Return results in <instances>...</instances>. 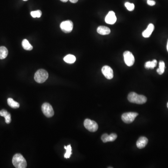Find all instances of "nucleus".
I'll return each mask as SVG.
<instances>
[{"mask_svg": "<svg viewBox=\"0 0 168 168\" xmlns=\"http://www.w3.org/2000/svg\"><path fill=\"white\" fill-rule=\"evenodd\" d=\"M76 57L74 55L69 54L65 56L64 58V60L66 63L69 64H73L76 61Z\"/></svg>", "mask_w": 168, "mask_h": 168, "instance_id": "nucleus-18", "label": "nucleus"}, {"mask_svg": "<svg viewBox=\"0 0 168 168\" xmlns=\"http://www.w3.org/2000/svg\"><path fill=\"white\" fill-rule=\"evenodd\" d=\"M97 31L98 33L101 35H107L109 34L111 32V30L108 27L104 26H100L98 27L97 29Z\"/></svg>", "mask_w": 168, "mask_h": 168, "instance_id": "nucleus-14", "label": "nucleus"}, {"mask_svg": "<svg viewBox=\"0 0 168 168\" xmlns=\"http://www.w3.org/2000/svg\"><path fill=\"white\" fill-rule=\"evenodd\" d=\"M70 2H72V3H75L76 2H78V0H69Z\"/></svg>", "mask_w": 168, "mask_h": 168, "instance_id": "nucleus-26", "label": "nucleus"}, {"mask_svg": "<svg viewBox=\"0 0 168 168\" xmlns=\"http://www.w3.org/2000/svg\"><path fill=\"white\" fill-rule=\"evenodd\" d=\"M42 110L47 117H51L54 115V112L52 106L48 103H45L43 104L42 106Z\"/></svg>", "mask_w": 168, "mask_h": 168, "instance_id": "nucleus-6", "label": "nucleus"}, {"mask_svg": "<svg viewBox=\"0 0 168 168\" xmlns=\"http://www.w3.org/2000/svg\"><path fill=\"white\" fill-rule=\"evenodd\" d=\"M48 77V72L45 70L40 69L35 74L34 79L37 83H43L47 79Z\"/></svg>", "mask_w": 168, "mask_h": 168, "instance_id": "nucleus-3", "label": "nucleus"}, {"mask_svg": "<svg viewBox=\"0 0 168 168\" xmlns=\"http://www.w3.org/2000/svg\"><path fill=\"white\" fill-rule=\"evenodd\" d=\"M73 28V22L70 20L64 21L60 24V28L61 30L65 33L71 32Z\"/></svg>", "mask_w": 168, "mask_h": 168, "instance_id": "nucleus-8", "label": "nucleus"}, {"mask_svg": "<svg viewBox=\"0 0 168 168\" xmlns=\"http://www.w3.org/2000/svg\"><path fill=\"white\" fill-rule=\"evenodd\" d=\"M167 51H168V42H167Z\"/></svg>", "mask_w": 168, "mask_h": 168, "instance_id": "nucleus-28", "label": "nucleus"}, {"mask_svg": "<svg viewBox=\"0 0 168 168\" xmlns=\"http://www.w3.org/2000/svg\"><path fill=\"white\" fill-rule=\"evenodd\" d=\"M23 1H27L28 0H23Z\"/></svg>", "mask_w": 168, "mask_h": 168, "instance_id": "nucleus-29", "label": "nucleus"}, {"mask_svg": "<svg viewBox=\"0 0 168 168\" xmlns=\"http://www.w3.org/2000/svg\"><path fill=\"white\" fill-rule=\"evenodd\" d=\"M167 107H168V103H167Z\"/></svg>", "mask_w": 168, "mask_h": 168, "instance_id": "nucleus-30", "label": "nucleus"}, {"mask_svg": "<svg viewBox=\"0 0 168 168\" xmlns=\"http://www.w3.org/2000/svg\"><path fill=\"white\" fill-rule=\"evenodd\" d=\"M14 166L17 168H25L27 167V162L25 158L20 154H16L12 159Z\"/></svg>", "mask_w": 168, "mask_h": 168, "instance_id": "nucleus-2", "label": "nucleus"}, {"mask_svg": "<svg viewBox=\"0 0 168 168\" xmlns=\"http://www.w3.org/2000/svg\"><path fill=\"white\" fill-rule=\"evenodd\" d=\"M165 69V63L163 61H161L159 62V67L157 69V72L159 74L162 75Z\"/></svg>", "mask_w": 168, "mask_h": 168, "instance_id": "nucleus-21", "label": "nucleus"}, {"mask_svg": "<svg viewBox=\"0 0 168 168\" xmlns=\"http://www.w3.org/2000/svg\"><path fill=\"white\" fill-rule=\"evenodd\" d=\"M125 6L128 11H132L135 9V5L133 3H129V2H126L125 3Z\"/></svg>", "mask_w": 168, "mask_h": 168, "instance_id": "nucleus-24", "label": "nucleus"}, {"mask_svg": "<svg viewBox=\"0 0 168 168\" xmlns=\"http://www.w3.org/2000/svg\"><path fill=\"white\" fill-rule=\"evenodd\" d=\"M8 55V51L5 47H0V59L5 58Z\"/></svg>", "mask_w": 168, "mask_h": 168, "instance_id": "nucleus-16", "label": "nucleus"}, {"mask_svg": "<svg viewBox=\"0 0 168 168\" xmlns=\"http://www.w3.org/2000/svg\"><path fill=\"white\" fill-rule=\"evenodd\" d=\"M62 2H66L68 1V0H60Z\"/></svg>", "mask_w": 168, "mask_h": 168, "instance_id": "nucleus-27", "label": "nucleus"}, {"mask_svg": "<svg viewBox=\"0 0 168 168\" xmlns=\"http://www.w3.org/2000/svg\"><path fill=\"white\" fill-rule=\"evenodd\" d=\"M125 63L128 67H132L135 63V58L134 55L129 51H126L123 53Z\"/></svg>", "mask_w": 168, "mask_h": 168, "instance_id": "nucleus-7", "label": "nucleus"}, {"mask_svg": "<svg viewBox=\"0 0 168 168\" xmlns=\"http://www.w3.org/2000/svg\"><path fill=\"white\" fill-rule=\"evenodd\" d=\"M129 101L138 104H144L146 102L147 99L142 95H139L135 92H131L129 93L128 97Z\"/></svg>", "mask_w": 168, "mask_h": 168, "instance_id": "nucleus-1", "label": "nucleus"}, {"mask_svg": "<svg viewBox=\"0 0 168 168\" xmlns=\"http://www.w3.org/2000/svg\"><path fill=\"white\" fill-rule=\"evenodd\" d=\"M117 21V17L115 16V13L113 11H110L107 14L105 17V22L109 24H114Z\"/></svg>", "mask_w": 168, "mask_h": 168, "instance_id": "nucleus-10", "label": "nucleus"}, {"mask_svg": "<svg viewBox=\"0 0 168 168\" xmlns=\"http://www.w3.org/2000/svg\"><path fill=\"white\" fill-rule=\"evenodd\" d=\"M157 62L156 59L153 60L152 61H148L145 64V67L146 69H154L157 66Z\"/></svg>", "mask_w": 168, "mask_h": 168, "instance_id": "nucleus-20", "label": "nucleus"}, {"mask_svg": "<svg viewBox=\"0 0 168 168\" xmlns=\"http://www.w3.org/2000/svg\"><path fill=\"white\" fill-rule=\"evenodd\" d=\"M102 73L104 76L108 79H111L114 77L113 70L108 65H105L101 70Z\"/></svg>", "mask_w": 168, "mask_h": 168, "instance_id": "nucleus-9", "label": "nucleus"}, {"mask_svg": "<svg viewBox=\"0 0 168 168\" xmlns=\"http://www.w3.org/2000/svg\"><path fill=\"white\" fill-rule=\"evenodd\" d=\"M31 16L33 18H39L42 15L41 11L38 10V11H31L30 13Z\"/></svg>", "mask_w": 168, "mask_h": 168, "instance_id": "nucleus-23", "label": "nucleus"}, {"mask_svg": "<svg viewBox=\"0 0 168 168\" xmlns=\"http://www.w3.org/2000/svg\"><path fill=\"white\" fill-rule=\"evenodd\" d=\"M84 125L86 129L90 132H95L98 129V125L95 121L88 119L85 120Z\"/></svg>", "mask_w": 168, "mask_h": 168, "instance_id": "nucleus-5", "label": "nucleus"}, {"mask_svg": "<svg viewBox=\"0 0 168 168\" xmlns=\"http://www.w3.org/2000/svg\"><path fill=\"white\" fill-rule=\"evenodd\" d=\"M154 28H155L154 25L152 23H150L148 26L146 30L142 32V36L145 38L149 37L152 33L153 31L154 30Z\"/></svg>", "mask_w": 168, "mask_h": 168, "instance_id": "nucleus-12", "label": "nucleus"}, {"mask_svg": "<svg viewBox=\"0 0 168 168\" xmlns=\"http://www.w3.org/2000/svg\"><path fill=\"white\" fill-rule=\"evenodd\" d=\"M64 148H65L67 151H66V153H65V154L64 155V158H69L72 155V148H71V146L70 145H69L67 146H64Z\"/></svg>", "mask_w": 168, "mask_h": 168, "instance_id": "nucleus-22", "label": "nucleus"}, {"mask_svg": "<svg viewBox=\"0 0 168 168\" xmlns=\"http://www.w3.org/2000/svg\"><path fill=\"white\" fill-rule=\"evenodd\" d=\"M7 101L8 106H10L12 108H17L20 107V105L19 104V103L14 101L12 98H8V99Z\"/></svg>", "mask_w": 168, "mask_h": 168, "instance_id": "nucleus-17", "label": "nucleus"}, {"mask_svg": "<svg viewBox=\"0 0 168 168\" xmlns=\"http://www.w3.org/2000/svg\"><path fill=\"white\" fill-rule=\"evenodd\" d=\"M148 142V140L147 138L142 136L138 139L136 142V146L138 148L141 149L144 148L147 145Z\"/></svg>", "mask_w": 168, "mask_h": 168, "instance_id": "nucleus-13", "label": "nucleus"}, {"mask_svg": "<svg viewBox=\"0 0 168 168\" xmlns=\"http://www.w3.org/2000/svg\"><path fill=\"white\" fill-rule=\"evenodd\" d=\"M22 46L23 49L27 51H31L33 49V47L30 44L29 42L25 39L22 42Z\"/></svg>", "mask_w": 168, "mask_h": 168, "instance_id": "nucleus-19", "label": "nucleus"}, {"mask_svg": "<svg viewBox=\"0 0 168 168\" xmlns=\"http://www.w3.org/2000/svg\"><path fill=\"white\" fill-rule=\"evenodd\" d=\"M117 137V135L116 134L113 133L110 135L107 134H103L101 136V140L103 142H113L116 140Z\"/></svg>", "mask_w": 168, "mask_h": 168, "instance_id": "nucleus-11", "label": "nucleus"}, {"mask_svg": "<svg viewBox=\"0 0 168 168\" xmlns=\"http://www.w3.org/2000/svg\"><path fill=\"white\" fill-rule=\"evenodd\" d=\"M0 116L5 117V122L7 124H9L11 123V115L6 110L3 109V110L0 111Z\"/></svg>", "mask_w": 168, "mask_h": 168, "instance_id": "nucleus-15", "label": "nucleus"}, {"mask_svg": "<svg viewBox=\"0 0 168 168\" xmlns=\"http://www.w3.org/2000/svg\"><path fill=\"white\" fill-rule=\"evenodd\" d=\"M138 115V113L135 112L126 113L122 115L121 119L124 123L128 124L131 123H133Z\"/></svg>", "mask_w": 168, "mask_h": 168, "instance_id": "nucleus-4", "label": "nucleus"}, {"mask_svg": "<svg viewBox=\"0 0 168 168\" xmlns=\"http://www.w3.org/2000/svg\"><path fill=\"white\" fill-rule=\"evenodd\" d=\"M147 3L148 5L152 6L155 5V4H156V2H155L154 1H152V0H148Z\"/></svg>", "mask_w": 168, "mask_h": 168, "instance_id": "nucleus-25", "label": "nucleus"}]
</instances>
